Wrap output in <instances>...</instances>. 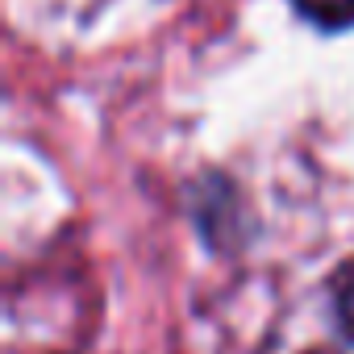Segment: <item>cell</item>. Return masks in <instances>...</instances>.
<instances>
[{
	"label": "cell",
	"mask_w": 354,
	"mask_h": 354,
	"mask_svg": "<svg viewBox=\"0 0 354 354\" xmlns=\"http://www.w3.org/2000/svg\"><path fill=\"white\" fill-rule=\"evenodd\" d=\"M192 217L205 234V242L213 250H234L246 242L242 230V205H238V188L225 180V175H205L196 184V201H192Z\"/></svg>",
	"instance_id": "obj_1"
},
{
	"label": "cell",
	"mask_w": 354,
	"mask_h": 354,
	"mask_svg": "<svg viewBox=\"0 0 354 354\" xmlns=\"http://www.w3.org/2000/svg\"><path fill=\"white\" fill-rule=\"evenodd\" d=\"M329 300H333V325L346 342H354V263H346L333 283H329Z\"/></svg>",
	"instance_id": "obj_3"
},
{
	"label": "cell",
	"mask_w": 354,
	"mask_h": 354,
	"mask_svg": "<svg viewBox=\"0 0 354 354\" xmlns=\"http://www.w3.org/2000/svg\"><path fill=\"white\" fill-rule=\"evenodd\" d=\"M292 9L325 34H337V30L354 26V0H292Z\"/></svg>",
	"instance_id": "obj_2"
}]
</instances>
